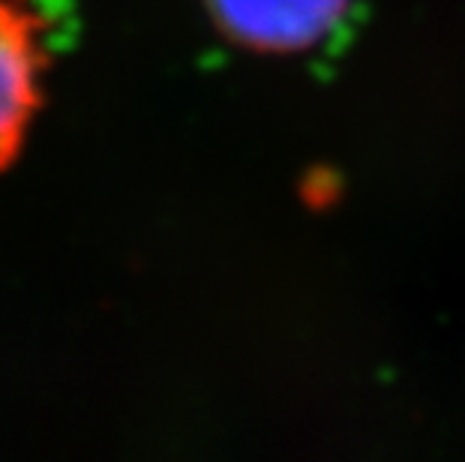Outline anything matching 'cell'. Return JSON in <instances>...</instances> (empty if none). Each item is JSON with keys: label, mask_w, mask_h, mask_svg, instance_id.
Listing matches in <instances>:
<instances>
[{"label": "cell", "mask_w": 465, "mask_h": 462, "mask_svg": "<svg viewBox=\"0 0 465 462\" xmlns=\"http://www.w3.org/2000/svg\"><path fill=\"white\" fill-rule=\"evenodd\" d=\"M45 18L27 0H0V172L18 160L43 108Z\"/></svg>", "instance_id": "6da1fadb"}]
</instances>
